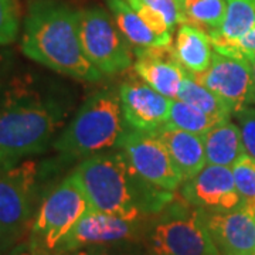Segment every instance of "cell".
<instances>
[{"label":"cell","mask_w":255,"mask_h":255,"mask_svg":"<svg viewBox=\"0 0 255 255\" xmlns=\"http://www.w3.org/2000/svg\"><path fill=\"white\" fill-rule=\"evenodd\" d=\"M65 119L61 98L33 75H11L0 97V152L13 160L43 152Z\"/></svg>","instance_id":"cell-1"},{"label":"cell","mask_w":255,"mask_h":255,"mask_svg":"<svg viewBox=\"0 0 255 255\" xmlns=\"http://www.w3.org/2000/svg\"><path fill=\"white\" fill-rule=\"evenodd\" d=\"M21 51L30 60L80 81H98L102 74L84 54L78 13L58 0H34L24 20Z\"/></svg>","instance_id":"cell-2"},{"label":"cell","mask_w":255,"mask_h":255,"mask_svg":"<svg viewBox=\"0 0 255 255\" xmlns=\"http://www.w3.org/2000/svg\"><path fill=\"white\" fill-rule=\"evenodd\" d=\"M78 182L92 210L139 221L142 214L160 210L170 193H157L155 187H137L143 182L132 170L124 152L90 156L75 170Z\"/></svg>","instance_id":"cell-3"},{"label":"cell","mask_w":255,"mask_h":255,"mask_svg":"<svg viewBox=\"0 0 255 255\" xmlns=\"http://www.w3.org/2000/svg\"><path fill=\"white\" fill-rule=\"evenodd\" d=\"M119 91L102 90L84 102L55 139L54 149L70 157H90L118 146L127 130Z\"/></svg>","instance_id":"cell-4"},{"label":"cell","mask_w":255,"mask_h":255,"mask_svg":"<svg viewBox=\"0 0 255 255\" xmlns=\"http://www.w3.org/2000/svg\"><path fill=\"white\" fill-rule=\"evenodd\" d=\"M90 210L88 199L73 172L47 194L37 210L28 241L34 255L55 251Z\"/></svg>","instance_id":"cell-5"},{"label":"cell","mask_w":255,"mask_h":255,"mask_svg":"<svg viewBox=\"0 0 255 255\" xmlns=\"http://www.w3.org/2000/svg\"><path fill=\"white\" fill-rule=\"evenodd\" d=\"M150 255H221L200 209L176 204L162 211L147 236Z\"/></svg>","instance_id":"cell-6"},{"label":"cell","mask_w":255,"mask_h":255,"mask_svg":"<svg viewBox=\"0 0 255 255\" xmlns=\"http://www.w3.org/2000/svg\"><path fill=\"white\" fill-rule=\"evenodd\" d=\"M37 179L38 166L30 159L0 167V246L16 240L30 223Z\"/></svg>","instance_id":"cell-7"},{"label":"cell","mask_w":255,"mask_h":255,"mask_svg":"<svg viewBox=\"0 0 255 255\" xmlns=\"http://www.w3.org/2000/svg\"><path fill=\"white\" fill-rule=\"evenodd\" d=\"M77 13L80 40L88 61L105 75L129 68L133 63L129 43L110 14L100 7L82 9Z\"/></svg>","instance_id":"cell-8"},{"label":"cell","mask_w":255,"mask_h":255,"mask_svg":"<svg viewBox=\"0 0 255 255\" xmlns=\"http://www.w3.org/2000/svg\"><path fill=\"white\" fill-rule=\"evenodd\" d=\"M118 146L139 179L157 190H177L183 183L172 156L160 137L150 132L127 129Z\"/></svg>","instance_id":"cell-9"},{"label":"cell","mask_w":255,"mask_h":255,"mask_svg":"<svg viewBox=\"0 0 255 255\" xmlns=\"http://www.w3.org/2000/svg\"><path fill=\"white\" fill-rule=\"evenodd\" d=\"M191 75L227 102L234 114L253 102V78L247 60L214 50L209 68L204 73Z\"/></svg>","instance_id":"cell-10"},{"label":"cell","mask_w":255,"mask_h":255,"mask_svg":"<svg viewBox=\"0 0 255 255\" xmlns=\"http://www.w3.org/2000/svg\"><path fill=\"white\" fill-rule=\"evenodd\" d=\"M119 100L128 129L150 133L166 125L173 101L136 78L121 84Z\"/></svg>","instance_id":"cell-11"},{"label":"cell","mask_w":255,"mask_h":255,"mask_svg":"<svg viewBox=\"0 0 255 255\" xmlns=\"http://www.w3.org/2000/svg\"><path fill=\"white\" fill-rule=\"evenodd\" d=\"M184 200L204 211H228L238 207V194L231 167L206 164L182 189Z\"/></svg>","instance_id":"cell-12"},{"label":"cell","mask_w":255,"mask_h":255,"mask_svg":"<svg viewBox=\"0 0 255 255\" xmlns=\"http://www.w3.org/2000/svg\"><path fill=\"white\" fill-rule=\"evenodd\" d=\"M201 213L220 254L255 255V211L240 204L228 211Z\"/></svg>","instance_id":"cell-13"},{"label":"cell","mask_w":255,"mask_h":255,"mask_svg":"<svg viewBox=\"0 0 255 255\" xmlns=\"http://www.w3.org/2000/svg\"><path fill=\"white\" fill-rule=\"evenodd\" d=\"M136 224L137 221L121 219L91 209L77 223L57 250L75 253L88 247H102L128 241L136 234Z\"/></svg>","instance_id":"cell-14"},{"label":"cell","mask_w":255,"mask_h":255,"mask_svg":"<svg viewBox=\"0 0 255 255\" xmlns=\"http://www.w3.org/2000/svg\"><path fill=\"white\" fill-rule=\"evenodd\" d=\"M135 55L133 70L140 80L164 97L176 100L187 71L179 63L173 47L135 48Z\"/></svg>","instance_id":"cell-15"},{"label":"cell","mask_w":255,"mask_h":255,"mask_svg":"<svg viewBox=\"0 0 255 255\" xmlns=\"http://www.w3.org/2000/svg\"><path fill=\"white\" fill-rule=\"evenodd\" d=\"M163 142L174 164L182 174L183 183L190 180L207 164L203 136L189 133L172 127H162L156 132Z\"/></svg>","instance_id":"cell-16"},{"label":"cell","mask_w":255,"mask_h":255,"mask_svg":"<svg viewBox=\"0 0 255 255\" xmlns=\"http://www.w3.org/2000/svg\"><path fill=\"white\" fill-rule=\"evenodd\" d=\"M173 48L179 63L191 74L204 73L210 67L214 53L209 34L191 23L179 26Z\"/></svg>","instance_id":"cell-17"},{"label":"cell","mask_w":255,"mask_h":255,"mask_svg":"<svg viewBox=\"0 0 255 255\" xmlns=\"http://www.w3.org/2000/svg\"><path fill=\"white\" fill-rule=\"evenodd\" d=\"M203 143L207 164L233 167L246 153L240 128L231 119L221 121L210 128L209 132L203 135Z\"/></svg>","instance_id":"cell-18"},{"label":"cell","mask_w":255,"mask_h":255,"mask_svg":"<svg viewBox=\"0 0 255 255\" xmlns=\"http://www.w3.org/2000/svg\"><path fill=\"white\" fill-rule=\"evenodd\" d=\"M255 27V0H227L226 16L219 30L210 31L211 44L216 51H224L237 44Z\"/></svg>","instance_id":"cell-19"},{"label":"cell","mask_w":255,"mask_h":255,"mask_svg":"<svg viewBox=\"0 0 255 255\" xmlns=\"http://www.w3.org/2000/svg\"><path fill=\"white\" fill-rule=\"evenodd\" d=\"M108 7L115 26L130 46L135 48L172 46L146 26L145 21L129 6L127 0H108Z\"/></svg>","instance_id":"cell-20"},{"label":"cell","mask_w":255,"mask_h":255,"mask_svg":"<svg viewBox=\"0 0 255 255\" xmlns=\"http://www.w3.org/2000/svg\"><path fill=\"white\" fill-rule=\"evenodd\" d=\"M176 100L190 104L194 108L209 115L210 118H213L216 122L230 119L231 115H234V112L230 108L227 102H224L219 95H216L214 92L210 91L207 87L200 84L189 71L186 73V77L180 85Z\"/></svg>","instance_id":"cell-21"},{"label":"cell","mask_w":255,"mask_h":255,"mask_svg":"<svg viewBox=\"0 0 255 255\" xmlns=\"http://www.w3.org/2000/svg\"><path fill=\"white\" fill-rule=\"evenodd\" d=\"M216 124L219 122H216L214 119L210 118L209 115L194 108L190 104L183 102L180 100H173L166 127L176 128L184 132L203 136L204 133L209 132L210 128H213Z\"/></svg>","instance_id":"cell-22"},{"label":"cell","mask_w":255,"mask_h":255,"mask_svg":"<svg viewBox=\"0 0 255 255\" xmlns=\"http://www.w3.org/2000/svg\"><path fill=\"white\" fill-rule=\"evenodd\" d=\"M227 10V0H186L183 11L186 23L197 27H207L210 31L219 30Z\"/></svg>","instance_id":"cell-23"},{"label":"cell","mask_w":255,"mask_h":255,"mask_svg":"<svg viewBox=\"0 0 255 255\" xmlns=\"http://www.w3.org/2000/svg\"><path fill=\"white\" fill-rule=\"evenodd\" d=\"M241 204L255 211V159L247 153L231 167Z\"/></svg>","instance_id":"cell-24"},{"label":"cell","mask_w":255,"mask_h":255,"mask_svg":"<svg viewBox=\"0 0 255 255\" xmlns=\"http://www.w3.org/2000/svg\"><path fill=\"white\" fill-rule=\"evenodd\" d=\"M20 18L18 0H0V46H7L16 40Z\"/></svg>","instance_id":"cell-25"},{"label":"cell","mask_w":255,"mask_h":255,"mask_svg":"<svg viewBox=\"0 0 255 255\" xmlns=\"http://www.w3.org/2000/svg\"><path fill=\"white\" fill-rule=\"evenodd\" d=\"M241 132L246 153L255 159V108L247 105L234 114Z\"/></svg>","instance_id":"cell-26"},{"label":"cell","mask_w":255,"mask_h":255,"mask_svg":"<svg viewBox=\"0 0 255 255\" xmlns=\"http://www.w3.org/2000/svg\"><path fill=\"white\" fill-rule=\"evenodd\" d=\"M140 1L145 3L146 6L155 9L157 13H160L170 30H174L176 26L186 23L182 4L177 0H140Z\"/></svg>","instance_id":"cell-27"},{"label":"cell","mask_w":255,"mask_h":255,"mask_svg":"<svg viewBox=\"0 0 255 255\" xmlns=\"http://www.w3.org/2000/svg\"><path fill=\"white\" fill-rule=\"evenodd\" d=\"M221 54L241 58V60H247L250 55L255 54V27L251 31H248L237 44L228 47L224 51H221Z\"/></svg>","instance_id":"cell-28"},{"label":"cell","mask_w":255,"mask_h":255,"mask_svg":"<svg viewBox=\"0 0 255 255\" xmlns=\"http://www.w3.org/2000/svg\"><path fill=\"white\" fill-rule=\"evenodd\" d=\"M11 77V58L9 53L0 51V97Z\"/></svg>","instance_id":"cell-29"},{"label":"cell","mask_w":255,"mask_h":255,"mask_svg":"<svg viewBox=\"0 0 255 255\" xmlns=\"http://www.w3.org/2000/svg\"><path fill=\"white\" fill-rule=\"evenodd\" d=\"M74 255H110L107 251L101 250V247H88V248H82L75 251Z\"/></svg>","instance_id":"cell-30"},{"label":"cell","mask_w":255,"mask_h":255,"mask_svg":"<svg viewBox=\"0 0 255 255\" xmlns=\"http://www.w3.org/2000/svg\"><path fill=\"white\" fill-rule=\"evenodd\" d=\"M9 255H34L30 244H23V246L16 247Z\"/></svg>","instance_id":"cell-31"},{"label":"cell","mask_w":255,"mask_h":255,"mask_svg":"<svg viewBox=\"0 0 255 255\" xmlns=\"http://www.w3.org/2000/svg\"><path fill=\"white\" fill-rule=\"evenodd\" d=\"M247 61H248L250 68H251V78H253V104H255V54L250 55L247 58Z\"/></svg>","instance_id":"cell-32"},{"label":"cell","mask_w":255,"mask_h":255,"mask_svg":"<svg viewBox=\"0 0 255 255\" xmlns=\"http://www.w3.org/2000/svg\"><path fill=\"white\" fill-rule=\"evenodd\" d=\"M11 162H17V160H13V159H10L9 156H6L3 152H0V167L1 166H4V164L11 163Z\"/></svg>","instance_id":"cell-33"},{"label":"cell","mask_w":255,"mask_h":255,"mask_svg":"<svg viewBox=\"0 0 255 255\" xmlns=\"http://www.w3.org/2000/svg\"><path fill=\"white\" fill-rule=\"evenodd\" d=\"M47 255H74V253H68V251H63V250H55V251Z\"/></svg>","instance_id":"cell-34"},{"label":"cell","mask_w":255,"mask_h":255,"mask_svg":"<svg viewBox=\"0 0 255 255\" xmlns=\"http://www.w3.org/2000/svg\"><path fill=\"white\" fill-rule=\"evenodd\" d=\"M177 1H179V3H180V4H182V7H183V3H184V1H186V0H177Z\"/></svg>","instance_id":"cell-35"}]
</instances>
